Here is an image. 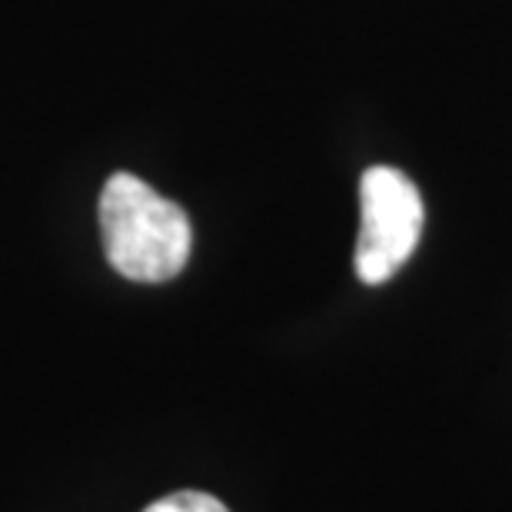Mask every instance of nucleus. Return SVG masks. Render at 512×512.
Wrapping results in <instances>:
<instances>
[{
  "mask_svg": "<svg viewBox=\"0 0 512 512\" xmlns=\"http://www.w3.org/2000/svg\"><path fill=\"white\" fill-rule=\"evenodd\" d=\"M100 233L110 266L133 283L173 280L193 250L187 210L133 173H114L100 190Z\"/></svg>",
  "mask_w": 512,
  "mask_h": 512,
  "instance_id": "1",
  "label": "nucleus"
},
{
  "mask_svg": "<svg viewBox=\"0 0 512 512\" xmlns=\"http://www.w3.org/2000/svg\"><path fill=\"white\" fill-rule=\"evenodd\" d=\"M423 197L396 167H370L360 180V237L353 266L360 283L380 286L403 270L423 237Z\"/></svg>",
  "mask_w": 512,
  "mask_h": 512,
  "instance_id": "2",
  "label": "nucleus"
},
{
  "mask_svg": "<svg viewBox=\"0 0 512 512\" xmlns=\"http://www.w3.org/2000/svg\"><path fill=\"white\" fill-rule=\"evenodd\" d=\"M143 512H230L220 503L217 496L210 493H197V489H183V493L163 496L153 506H147Z\"/></svg>",
  "mask_w": 512,
  "mask_h": 512,
  "instance_id": "3",
  "label": "nucleus"
}]
</instances>
